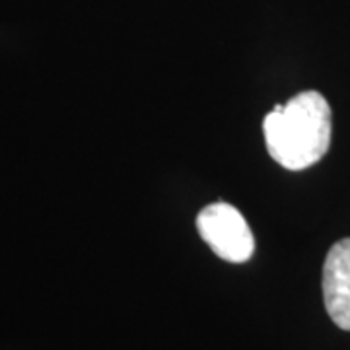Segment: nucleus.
<instances>
[{
    "label": "nucleus",
    "instance_id": "obj_1",
    "mask_svg": "<svg viewBox=\"0 0 350 350\" xmlns=\"http://www.w3.org/2000/svg\"><path fill=\"white\" fill-rule=\"evenodd\" d=\"M262 133L271 158L290 172H301L319 162L331 146V107L319 92H301L267 113Z\"/></svg>",
    "mask_w": 350,
    "mask_h": 350
},
{
    "label": "nucleus",
    "instance_id": "obj_2",
    "mask_svg": "<svg viewBox=\"0 0 350 350\" xmlns=\"http://www.w3.org/2000/svg\"><path fill=\"white\" fill-rule=\"evenodd\" d=\"M197 230L211 250L228 262L250 261L255 251V238L243 214L228 202L204 206L197 216Z\"/></svg>",
    "mask_w": 350,
    "mask_h": 350
},
{
    "label": "nucleus",
    "instance_id": "obj_3",
    "mask_svg": "<svg viewBox=\"0 0 350 350\" xmlns=\"http://www.w3.org/2000/svg\"><path fill=\"white\" fill-rule=\"evenodd\" d=\"M323 300L333 323L350 331V238L337 241L323 265Z\"/></svg>",
    "mask_w": 350,
    "mask_h": 350
}]
</instances>
